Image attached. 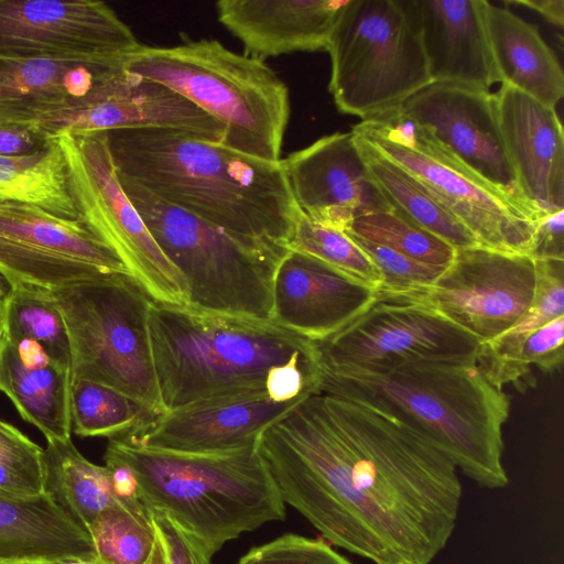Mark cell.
Segmentation results:
<instances>
[{
    "instance_id": "1",
    "label": "cell",
    "mask_w": 564,
    "mask_h": 564,
    "mask_svg": "<svg viewBox=\"0 0 564 564\" xmlns=\"http://www.w3.org/2000/svg\"><path fill=\"white\" fill-rule=\"evenodd\" d=\"M256 448L284 503L375 564H430L456 525V467L373 408L322 391L267 425Z\"/></svg>"
},
{
    "instance_id": "2",
    "label": "cell",
    "mask_w": 564,
    "mask_h": 564,
    "mask_svg": "<svg viewBox=\"0 0 564 564\" xmlns=\"http://www.w3.org/2000/svg\"><path fill=\"white\" fill-rule=\"evenodd\" d=\"M106 133L119 176L236 235L291 241L302 213L281 160H259L178 129Z\"/></svg>"
},
{
    "instance_id": "3",
    "label": "cell",
    "mask_w": 564,
    "mask_h": 564,
    "mask_svg": "<svg viewBox=\"0 0 564 564\" xmlns=\"http://www.w3.org/2000/svg\"><path fill=\"white\" fill-rule=\"evenodd\" d=\"M319 391L346 398L402 422L477 485L508 484L502 427L510 399L477 360L416 361L379 371L323 370Z\"/></svg>"
},
{
    "instance_id": "4",
    "label": "cell",
    "mask_w": 564,
    "mask_h": 564,
    "mask_svg": "<svg viewBox=\"0 0 564 564\" xmlns=\"http://www.w3.org/2000/svg\"><path fill=\"white\" fill-rule=\"evenodd\" d=\"M148 333L164 412L216 397L267 392L276 368L321 365L312 339L274 321L152 301Z\"/></svg>"
},
{
    "instance_id": "5",
    "label": "cell",
    "mask_w": 564,
    "mask_h": 564,
    "mask_svg": "<svg viewBox=\"0 0 564 564\" xmlns=\"http://www.w3.org/2000/svg\"><path fill=\"white\" fill-rule=\"evenodd\" d=\"M106 449L133 469L144 507L166 512L212 555L240 534L285 518V503L256 444L180 453L115 437Z\"/></svg>"
},
{
    "instance_id": "6",
    "label": "cell",
    "mask_w": 564,
    "mask_h": 564,
    "mask_svg": "<svg viewBox=\"0 0 564 564\" xmlns=\"http://www.w3.org/2000/svg\"><path fill=\"white\" fill-rule=\"evenodd\" d=\"M124 66L169 87L217 121L224 130L218 144L268 162L281 160L289 89L264 62L218 40L185 37L175 46L140 45L124 57Z\"/></svg>"
},
{
    "instance_id": "7",
    "label": "cell",
    "mask_w": 564,
    "mask_h": 564,
    "mask_svg": "<svg viewBox=\"0 0 564 564\" xmlns=\"http://www.w3.org/2000/svg\"><path fill=\"white\" fill-rule=\"evenodd\" d=\"M118 178L160 249L183 274L188 308L272 321L275 272L288 246L236 235Z\"/></svg>"
},
{
    "instance_id": "8",
    "label": "cell",
    "mask_w": 564,
    "mask_h": 564,
    "mask_svg": "<svg viewBox=\"0 0 564 564\" xmlns=\"http://www.w3.org/2000/svg\"><path fill=\"white\" fill-rule=\"evenodd\" d=\"M326 51L334 102L361 121L398 110L432 83L409 0H347Z\"/></svg>"
},
{
    "instance_id": "9",
    "label": "cell",
    "mask_w": 564,
    "mask_h": 564,
    "mask_svg": "<svg viewBox=\"0 0 564 564\" xmlns=\"http://www.w3.org/2000/svg\"><path fill=\"white\" fill-rule=\"evenodd\" d=\"M70 345L73 379L111 387L164 413L148 333L152 300L128 273L51 291Z\"/></svg>"
},
{
    "instance_id": "10",
    "label": "cell",
    "mask_w": 564,
    "mask_h": 564,
    "mask_svg": "<svg viewBox=\"0 0 564 564\" xmlns=\"http://www.w3.org/2000/svg\"><path fill=\"white\" fill-rule=\"evenodd\" d=\"M51 137L64 155L77 219L115 252L152 301L188 308L187 283L124 193L107 133L59 132Z\"/></svg>"
},
{
    "instance_id": "11",
    "label": "cell",
    "mask_w": 564,
    "mask_h": 564,
    "mask_svg": "<svg viewBox=\"0 0 564 564\" xmlns=\"http://www.w3.org/2000/svg\"><path fill=\"white\" fill-rule=\"evenodd\" d=\"M351 130L420 180L479 246L529 254L532 216L420 140L395 111Z\"/></svg>"
},
{
    "instance_id": "12",
    "label": "cell",
    "mask_w": 564,
    "mask_h": 564,
    "mask_svg": "<svg viewBox=\"0 0 564 564\" xmlns=\"http://www.w3.org/2000/svg\"><path fill=\"white\" fill-rule=\"evenodd\" d=\"M313 341L322 371L379 372L416 361L473 360L480 347L423 302L380 292L348 325Z\"/></svg>"
},
{
    "instance_id": "13",
    "label": "cell",
    "mask_w": 564,
    "mask_h": 564,
    "mask_svg": "<svg viewBox=\"0 0 564 564\" xmlns=\"http://www.w3.org/2000/svg\"><path fill=\"white\" fill-rule=\"evenodd\" d=\"M412 132L443 156L525 209L499 127L496 96L431 83L395 110Z\"/></svg>"
},
{
    "instance_id": "14",
    "label": "cell",
    "mask_w": 564,
    "mask_h": 564,
    "mask_svg": "<svg viewBox=\"0 0 564 564\" xmlns=\"http://www.w3.org/2000/svg\"><path fill=\"white\" fill-rule=\"evenodd\" d=\"M536 260L528 253L482 246L456 249L452 262L426 289L409 294L486 344L512 327L530 307Z\"/></svg>"
},
{
    "instance_id": "15",
    "label": "cell",
    "mask_w": 564,
    "mask_h": 564,
    "mask_svg": "<svg viewBox=\"0 0 564 564\" xmlns=\"http://www.w3.org/2000/svg\"><path fill=\"white\" fill-rule=\"evenodd\" d=\"M111 273L130 274L78 219L31 203L0 202V275L10 285L54 291Z\"/></svg>"
},
{
    "instance_id": "16",
    "label": "cell",
    "mask_w": 564,
    "mask_h": 564,
    "mask_svg": "<svg viewBox=\"0 0 564 564\" xmlns=\"http://www.w3.org/2000/svg\"><path fill=\"white\" fill-rule=\"evenodd\" d=\"M140 45L102 1L0 0V58L98 63Z\"/></svg>"
},
{
    "instance_id": "17",
    "label": "cell",
    "mask_w": 564,
    "mask_h": 564,
    "mask_svg": "<svg viewBox=\"0 0 564 564\" xmlns=\"http://www.w3.org/2000/svg\"><path fill=\"white\" fill-rule=\"evenodd\" d=\"M281 164L297 208L316 224L345 230L360 216L393 210L352 131L322 137Z\"/></svg>"
},
{
    "instance_id": "18",
    "label": "cell",
    "mask_w": 564,
    "mask_h": 564,
    "mask_svg": "<svg viewBox=\"0 0 564 564\" xmlns=\"http://www.w3.org/2000/svg\"><path fill=\"white\" fill-rule=\"evenodd\" d=\"M129 74L124 57L98 63L0 58V127L37 131L109 94Z\"/></svg>"
},
{
    "instance_id": "19",
    "label": "cell",
    "mask_w": 564,
    "mask_h": 564,
    "mask_svg": "<svg viewBox=\"0 0 564 564\" xmlns=\"http://www.w3.org/2000/svg\"><path fill=\"white\" fill-rule=\"evenodd\" d=\"M302 399L275 401L267 392L216 397L164 412L117 437L180 453L237 449L256 444L267 425Z\"/></svg>"
},
{
    "instance_id": "20",
    "label": "cell",
    "mask_w": 564,
    "mask_h": 564,
    "mask_svg": "<svg viewBox=\"0 0 564 564\" xmlns=\"http://www.w3.org/2000/svg\"><path fill=\"white\" fill-rule=\"evenodd\" d=\"M495 96L500 131L525 204L536 220L564 209V133L555 108L505 84Z\"/></svg>"
},
{
    "instance_id": "21",
    "label": "cell",
    "mask_w": 564,
    "mask_h": 564,
    "mask_svg": "<svg viewBox=\"0 0 564 564\" xmlns=\"http://www.w3.org/2000/svg\"><path fill=\"white\" fill-rule=\"evenodd\" d=\"M376 296L375 288L289 248L275 272L272 321L321 340L357 318Z\"/></svg>"
},
{
    "instance_id": "22",
    "label": "cell",
    "mask_w": 564,
    "mask_h": 564,
    "mask_svg": "<svg viewBox=\"0 0 564 564\" xmlns=\"http://www.w3.org/2000/svg\"><path fill=\"white\" fill-rule=\"evenodd\" d=\"M487 0H409L432 83L481 91L500 83L486 25Z\"/></svg>"
},
{
    "instance_id": "23",
    "label": "cell",
    "mask_w": 564,
    "mask_h": 564,
    "mask_svg": "<svg viewBox=\"0 0 564 564\" xmlns=\"http://www.w3.org/2000/svg\"><path fill=\"white\" fill-rule=\"evenodd\" d=\"M170 128L218 142L223 127L169 87L130 73L95 102L66 113L37 130L44 137L59 132L85 134L113 130Z\"/></svg>"
},
{
    "instance_id": "24",
    "label": "cell",
    "mask_w": 564,
    "mask_h": 564,
    "mask_svg": "<svg viewBox=\"0 0 564 564\" xmlns=\"http://www.w3.org/2000/svg\"><path fill=\"white\" fill-rule=\"evenodd\" d=\"M347 0H220L218 21L243 45L245 55L264 62L327 47Z\"/></svg>"
},
{
    "instance_id": "25",
    "label": "cell",
    "mask_w": 564,
    "mask_h": 564,
    "mask_svg": "<svg viewBox=\"0 0 564 564\" xmlns=\"http://www.w3.org/2000/svg\"><path fill=\"white\" fill-rule=\"evenodd\" d=\"M72 369L54 362L36 341L9 340L0 351V391L47 441L70 438Z\"/></svg>"
},
{
    "instance_id": "26",
    "label": "cell",
    "mask_w": 564,
    "mask_h": 564,
    "mask_svg": "<svg viewBox=\"0 0 564 564\" xmlns=\"http://www.w3.org/2000/svg\"><path fill=\"white\" fill-rule=\"evenodd\" d=\"M96 558L89 532L44 492L20 497L0 491V563Z\"/></svg>"
},
{
    "instance_id": "27",
    "label": "cell",
    "mask_w": 564,
    "mask_h": 564,
    "mask_svg": "<svg viewBox=\"0 0 564 564\" xmlns=\"http://www.w3.org/2000/svg\"><path fill=\"white\" fill-rule=\"evenodd\" d=\"M485 15L500 84L555 108L564 96V74L538 29L510 9L489 1Z\"/></svg>"
},
{
    "instance_id": "28",
    "label": "cell",
    "mask_w": 564,
    "mask_h": 564,
    "mask_svg": "<svg viewBox=\"0 0 564 564\" xmlns=\"http://www.w3.org/2000/svg\"><path fill=\"white\" fill-rule=\"evenodd\" d=\"M352 131V130H351ZM354 132V131H352ZM366 165L392 209L454 249L479 246L475 236L408 170L354 132Z\"/></svg>"
},
{
    "instance_id": "29",
    "label": "cell",
    "mask_w": 564,
    "mask_h": 564,
    "mask_svg": "<svg viewBox=\"0 0 564 564\" xmlns=\"http://www.w3.org/2000/svg\"><path fill=\"white\" fill-rule=\"evenodd\" d=\"M538 282L530 307L507 332L481 344L477 365L497 387H514V361L523 341L547 322L564 315V261L536 260Z\"/></svg>"
},
{
    "instance_id": "30",
    "label": "cell",
    "mask_w": 564,
    "mask_h": 564,
    "mask_svg": "<svg viewBox=\"0 0 564 564\" xmlns=\"http://www.w3.org/2000/svg\"><path fill=\"white\" fill-rule=\"evenodd\" d=\"M45 491L85 529L115 503L108 473L84 457L72 440L47 441Z\"/></svg>"
},
{
    "instance_id": "31",
    "label": "cell",
    "mask_w": 564,
    "mask_h": 564,
    "mask_svg": "<svg viewBox=\"0 0 564 564\" xmlns=\"http://www.w3.org/2000/svg\"><path fill=\"white\" fill-rule=\"evenodd\" d=\"M25 202L70 220L77 213L67 184L63 152L54 137L23 156L0 155V202Z\"/></svg>"
},
{
    "instance_id": "32",
    "label": "cell",
    "mask_w": 564,
    "mask_h": 564,
    "mask_svg": "<svg viewBox=\"0 0 564 564\" xmlns=\"http://www.w3.org/2000/svg\"><path fill=\"white\" fill-rule=\"evenodd\" d=\"M4 327L7 339L36 341L54 362L72 369L67 329L51 291L28 284L10 285L4 296Z\"/></svg>"
},
{
    "instance_id": "33",
    "label": "cell",
    "mask_w": 564,
    "mask_h": 564,
    "mask_svg": "<svg viewBox=\"0 0 564 564\" xmlns=\"http://www.w3.org/2000/svg\"><path fill=\"white\" fill-rule=\"evenodd\" d=\"M156 416L129 395L101 383L73 379L72 431L83 437L113 438Z\"/></svg>"
},
{
    "instance_id": "34",
    "label": "cell",
    "mask_w": 564,
    "mask_h": 564,
    "mask_svg": "<svg viewBox=\"0 0 564 564\" xmlns=\"http://www.w3.org/2000/svg\"><path fill=\"white\" fill-rule=\"evenodd\" d=\"M87 531L100 564H153L158 540L147 508L115 502L99 512Z\"/></svg>"
},
{
    "instance_id": "35",
    "label": "cell",
    "mask_w": 564,
    "mask_h": 564,
    "mask_svg": "<svg viewBox=\"0 0 564 564\" xmlns=\"http://www.w3.org/2000/svg\"><path fill=\"white\" fill-rule=\"evenodd\" d=\"M345 231L436 267L446 268L456 250L394 210L360 216Z\"/></svg>"
},
{
    "instance_id": "36",
    "label": "cell",
    "mask_w": 564,
    "mask_h": 564,
    "mask_svg": "<svg viewBox=\"0 0 564 564\" xmlns=\"http://www.w3.org/2000/svg\"><path fill=\"white\" fill-rule=\"evenodd\" d=\"M288 247L318 258L376 290L382 282L378 267L344 230L316 224L303 214Z\"/></svg>"
},
{
    "instance_id": "37",
    "label": "cell",
    "mask_w": 564,
    "mask_h": 564,
    "mask_svg": "<svg viewBox=\"0 0 564 564\" xmlns=\"http://www.w3.org/2000/svg\"><path fill=\"white\" fill-rule=\"evenodd\" d=\"M0 491L32 497L45 491L44 449L0 420Z\"/></svg>"
},
{
    "instance_id": "38",
    "label": "cell",
    "mask_w": 564,
    "mask_h": 564,
    "mask_svg": "<svg viewBox=\"0 0 564 564\" xmlns=\"http://www.w3.org/2000/svg\"><path fill=\"white\" fill-rule=\"evenodd\" d=\"M345 232L380 270L382 282L377 292L390 294L417 292L432 285L446 269L420 262L388 247Z\"/></svg>"
},
{
    "instance_id": "39",
    "label": "cell",
    "mask_w": 564,
    "mask_h": 564,
    "mask_svg": "<svg viewBox=\"0 0 564 564\" xmlns=\"http://www.w3.org/2000/svg\"><path fill=\"white\" fill-rule=\"evenodd\" d=\"M564 315L558 316L536 330L522 344L514 361V388L525 391L535 386L531 366L542 372L552 373L562 368L564 358Z\"/></svg>"
},
{
    "instance_id": "40",
    "label": "cell",
    "mask_w": 564,
    "mask_h": 564,
    "mask_svg": "<svg viewBox=\"0 0 564 564\" xmlns=\"http://www.w3.org/2000/svg\"><path fill=\"white\" fill-rule=\"evenodd\" d=\"M237 564H354L328 543L285 533L248 551Z\"/></svg>"
},
{
    "instance_id": "41",
    "label": "cell",
    "mask_w": 564,
    "mask_h": 564,
    "mask_svg": "<svg viewBox=\"0 0 564 564\" xmlns=\"http://www.w3.org/2000/svg\"><path fill=\"white\" fill-rule=\"evenodd\" d=\"M147 510L158 540L153 564H212L213 555L195 535L166 512Z\"/></svg>"
},
{
    "instance_id": "42",
    "label": "cell",
    "mask_w": 564,
    "mask_h": 564,
    "mask_svg": "<svg viewBox=\"0 0 564 564\" xmlns=\"http://www.w3.org/2000/svg\"><path fill=\"white\" fill-rule=\"evenodd\" d=\"M529 254L535 260L564 261V209L535 221Z\"/></svg>"
},
{
    "instance_id": "43",
    "label": "cell",
    "mask_w": 564,
    "mask_h": 564,
    "mask_svg": "<svg viewBox=\"0 0 564 564\" xmlns=\"http://www.w3.org/2000/svg\"><path fill=\"white\" fill-rule=\"evenodd\" d=\"M104 460L115 501L133 509H145L133 469L107 449Z\"/></svg>"
},
{
    "instance_id": "44",
    "label": "cell",
    "mask_w": 564,
    "mask_h": 564,
    "mask_svg": "<svg viewBox=\"0 0 564 564\" xmlns=\"http://www.w3.org/2000/svg\"><path fill=\"white\" fill-rule=\"evenodd\" d=\"M47 137L23 127H0V155L23 156L43 149Z\"/></svg>"
},
{
    "instance_id": "45",
    "label": "cell",
    "mask_w": 564,
    "mask_h": 564,
    "mask_svg": "<svg viewBox=\"0 0 564 564\" xmlns=\"http://www.w3.org/2000/svg\"><path fill=\"white\" fill-rule=\"evenodd\" d=\"M507 6H523L539 12L551 24L562 28L564 24L563 0H503Z\"/></svg>"
},
{
    "instance_id": "46",
    "label": "cell",
    "mask_w": 564,
    "mask_h": 564,
    "mask_svg": "<svg viewBox=\"0 0 564 564\" xmlns=\"http://www.w3.org/2000/svg\"><path fill=\"white\" fill-rule=\"evenodd\" d=\"M41 564H100L97 558L64 557Z\"/></svg>"
},
{
    "instance_id": "47",
    "label": "cell",
    "mask_w": 564,
    "mask_h": 564,
    "mask_svg": "<svg viewBox=\"0 0 564 564\" xmlns=\"http://www.w3.org/2000/svg\"><path fill=\"white\" fill-rule=\"evenodd\" d=\"M7 294L0 293V351L6 341V327H4V296Z\"/></svg>"
},
{
    "instance_id": "48",
    "label": "cell",
    "mask_w": 564,
    "mask_h": 564,
    "mask_svg": "<svg viewBox=\"0 0 564 564\" xmlns=\"http://www.w3.org/2000/svg\"><path fill=\"white\" fill-rule=\"evenodd\" d=\"M10 290L9 282L0 275V293L7 294Z\"/></svg>"
},
{
    "instance_id": "49",
    "label": "cell",
    "mask_w": 564,
    "mask_h": 564,
    "mask_svg": "<svg viewBox=\"0 0 564 564\" xmlns=\"http://www.w3.org/2000/svg\"><path fill=\"white\" fill-rule=\"evenodd\" d=\"M0 564H32V563H0ZM41 564V563H37Z\"/></svg>"
}]
</instances>
